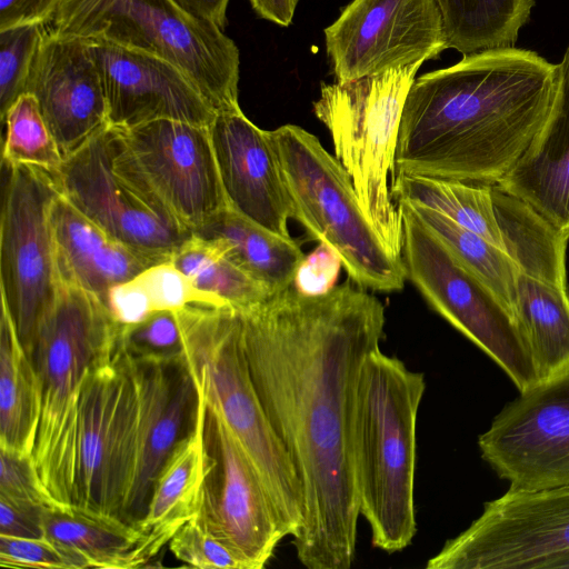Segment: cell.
Returning <instances> with one entry per match:
<instances>
[{
  "instance_id": "1",
  "label": "cell",
  "mask_w": 569,
  "mask_h": 569,
  "mask_svg": "<svg viewBox=\"0 0 569 569\" xmlns=\"http://www.w3.org/2000/svg\"><path fill=\"white\" fill-rule=\"evenodd\" d=\"M236 312L257 395L303 490L297 558L308 569H349L360 517L355 398L383 338L385 308L348 279L318 296L291 284Z\"/></svg>"
},
{
  "instance_id": "2",
  "label": "cell",
  "mask_w": 569,
  "mask_h": 569,
  "mask_svg": "<svg viewBox=\"0 0 569 569\" xmlns=\"http://www.w3.org/2000/svg\"><path fill=\"white\" fill-rule=\"evenodd\" d=\"M559 84V63L516 47L422 74L403 104L391 178L498 183L546 122Z\"/></svg>"
},
{
  "instance_id": "3",
  "label": "cell",
  "mask_w": 569,
  "mask_h": 569,
  "mask_svg": "<svg viewBox=\"0 0 569 569\" xmlns=\"http://www.w3.org/2000/svg\"><path fill=\"white\" fill-rule=\"evenodd\" d=\"M425 390L423 373L380 348L358 380L352 446L359 512L372 545L388 553L406 549L417 532L416 429Z\"/></svg>"
},
{
  "instance_id": "4",
  "label": "cell",
  "mask_w": 569,
  "mask_h": 569,
  "mask_svg": "<svg viewBox=\"0 0 569 569\" xmlns=\"http://www.w3.org/2000/svg\"><path fill=\"white\" fill-rule=\"evenodd\" d=\"M59 277L29 352L42 392L31 459L49 498L72 506L80 392L88 370L114 347L120 326L97 296Z\"/></svg>"
},
{
  "instance_id": "5",
  "label": "cell",
  "mask_w": 569,
  "mask_h": 569,
  "mask_svg": "<svg viewBox=\"0 0 569 569\" xmlns=\"http://www.w3.org/2000/svg\"><path fill=\"white\" fill-rule=\"evenodd\" d=\"M176 313L197 390L250 458L284 536L296 537L305 520L301 481L257 395L236 308L190 303Z\"/></svg>"
},
{
  "instance_id": "6",
  "label": "cell",
  "mask_w": 569,
  "mask_h": 569,
  "mask_svg": "<svg viewBox=\"0 0 569 569\" xmlns=\"http://www.w3.org/2000/svg\"><path fill=\"white\" fill-rule=\"evenodd\" d=\"M44 27L158 56L181 69L216 113L240 107L237 44L173 0H60Z\"/></svg>"
},
{
  "instance_id": "7",
  "label": "cell",
  "mask_w": 569,
  "mask_h": 569,
  "mask_svg": "<svg viewBox=\"0 0 569 569\" xmlns=\"http://www.w3.org/2000/svg\"><path fill=\"white\" fill-rule=\"evenodd\" d=\"M297 220L312 239L332 248L348 277L361 288L400 291L407 280L402 257L393 256L365 217L352 180L319 139L296 124L269 131Z\"/></svg>"
},
{
  "instance_id": "8",
  "label": "cell",
  "mask_w": 569,
  "mask_h": 569,
  "mask_svg": "<svg viewBox=\"0 0 569 569\" xmlns=\"http://www.w3.org/2000/svg\"><path fill=\"white\" fill-rule=\"evenodd\" d=\"M422 63L349 81L321 83L313 102L336 158L349 173L361 210L387 249L401 257L402 220L389 188L401 114Z\"/></svg>"
},
{
  "instance_id": "9",
  "label": "cell",
  "mask_w": 569,
  "mask_h": 569,
  "mask_svg": "<svg viewBox=\"0 0 569 569\" xmlns=\"http://www.w3.org/2000/svg\"><path fill=\"white\" fill-rule=\"evenodd\" d=\"M53 179L80 213L154 263L169 260L192 234L147 179L122 128L107 124L63 159Z\"/></svg>"
},
{
  "instance_id": "10",
  "label": "cell",
  "mask_w": 569,
  "mask_h": 569,
  "mask_svg": "<svg viewBox=\"0 0 569 569\" xmlns=\"http://www.w3.org/2000/svg\"><path fill=\"white\" fill-rule=\"evenodd\" d=\"M397 207L407 280L432 310L489 356L520 392L537 386L530 352L505 303L408 202L397 201Z\"/></svg>"
},
{
  "instance_id": "11",
  "label": "cell",
  "mask_w": 569,
  "mask_h": 569,
  "mask_svg": "<svg viewBox=\"0 0 569 569\" xmlns=\"http://www.w3.org/2000/svg\"><path fill=\"white\" fill-rule=\"evenodd\" d=\"M72 506L123 520L134 472L139 392L120 343L87 372L79 397Z\"/></svg>"
},
{
  "instance_id": "12",
  "label": "cell",
  "mask_w": 569,
  "mask_h": 569,
  "mask_svg": "<svg viewBox=\"0 0 569 569\" xmlns=\"http://www.w3.org/2000/svg\"><path fill=\"white\" fill-rule=\"evenodd\" d=\"M0 226L1 305L28 356L38 323L59 284L51 209L59 190L52 176L7 166Z\"/></svg>"
},
{
  "instance_id": "13",
  "label": "cell",
  "mask_w": 569,
  "mask_h": 569,
  "mask_svg": "<svg viewBox=\"0 0 569 569\" xmlns=\"http://www.w3.org/2000/svg\"><path fill=\"white\" fill-rule=\"evenodd\" d=\"M569 557V486L509 488L431 557L428 569H556Z\"/></svg>"
},
{
  "instance_id": "14",
  "label": "cell",
  "mask_w": 569,
  "mask_h": 569,
  "mask_svg": "<svg viewBox=\"0 0 569 569\" xmlns=\"http://www.w3.org/2000/svg\"><path fill=\"white\" fill-rule=\"evenodd\" d=\"M325 40L337 81L423 63L447 49L437 0H352Z\"/></svg>"
},
{
  "instance_id": "15",
  "label": "cell",
  "mask_w": 569,
  "mask_h": 569,
  "mask_svg": "<svg viewBox=\"0 0 569 569\" xmlns=\"http://www.w3.org/2000/svg\"><path fill=\"white\" fill-rule=\"evenodd\" d=\"M482 458L509 488L569 486V371L520 392L478 440Z\"/></svg>"
},
{
  "instance_id": "16",
  "label": "cell",
  "mask_w": 569,
  "mask_h": 569,
  "mask_svg": "<svg viewBox=\"0 0 569 569\" xmlns=\"http://www.w3.org/2000/svg\"><path fill=\"white\" fill-rule=\"evenodd\" d=\"M203 436L209 470L198 517L249 569H261L286 537L278 517L244 449L207 403Z\"/></svg>"
},
{
  "instance_id": "17",
  "label": "cell",
  "mask_w": 569,
  "mask_h": 569,
  "mask_svg": "<svg viewBox=\"0 0 569 569\" xmlns=\"http://www.w3.org/2000/svg\"><path fill=\"white\" fill-rule=\"evenodd\" d=\"M124 131L147 179L190 231L229 208L209 126L160 119Z\"/></svg>"
},
{
  "instance_id": "18",
  "label": "cell",
  "mask_w": 569,
  "mask_h": 569,
  "mask_svg": "<svg viewBox=\"0 0 569 569\" xmlns=\"http://www.w3.org/2000/svg\"><path fill=\"white\" fill-rule=\"evenodd\" d=\"M87 42L101 79L109 124L130 129L160 119L212 122L214 110L176 64L107 41Z\"/></svg>"
},
{
  "instance_id": "19",
  "label": "cell",
  "mask_w": 569,
  "mask_h": 569,
  "mask_svg": "<svg viewBox=\"0 0 569 569\" xmlns=\"http://www.w3.org/2000/svg\"><path fill=\"white\" fill-rule=\"evenodd\" d=\"M26 93L37 100L63 159L109 124L97 66L78 37L43 26Z\"/></svg>"
},
{
  "instance_id": "20",
  "label": "cell",
  "mask_w": 569,
  "mask_h": 569,
  "mask_svg": "<svg viewBox=\"0 0 569 569\" xmlns=\"http://www.w3.org/2000/svg\"><path fill=\"white\" fill-rule=\"evenodd\" d=\"M139 423L134 472L123 520L136 525L146 511L156 478L197 419L198 392L186 360L146 361L133 357Z\"/></svg>"
},
{
  "instance_id": "21",
  "label": "cell",
  "mask_w": 569,
  "mask_h": 569,
  "mask_svg": "<svg viewBox=\"0 0 569 569\" xmlns=\"http://www.w3.org/2000/svg\"><path fill=\"white\" fill-rule=\"evenodd\" d=\"M209 132L229 208L292 239L291 202L269 131L251 122L239 107L217 112Z\"/></svg>"
},
{
  "instance_id": "22",
  "label": "cell",
  "mask_w": 569,
  "mask_h": 569,
  "mask_svg": "<svg viewBox=\"0 0 569 569\" xmlns=\"http://www.w3.org/2000/svg\"><path fill=\"white\" fill-rule=\"evenodd\" d=\"M546 122L515 167L496 184L526 201L569 237V47Z\"/></svg>"
},
{
  "instance_id": "23",
  "label": "cell",
  "mask_w": 569,
  "mask_h": 569,
  "mask_svg": "<svg viewBox=\"0 0 569 569\" xmlns=\"http://www.w3.org/2000/svg\"><path fill=\"white\" fill-rule=\"evenodd\" d=\"M198 392L193 429L173 449L160 469L143 518L136 525L142 532L138 549L139 567L159 550L201 510L209 458L204 445L206 403Z\"/></svg>"
},
{
  "instance_id": "24",
  "label": "cell",
  "mask_w": 569,
  "mask_h": 569,
  "mask_svg": "<svg viewBox=\"0 0 569 569\" xmlns=\"http://www.w3.org/2000/svg\"><path fill=\"white\" fill-rule=\"evenodd\" d=\"M59 274L103 300L108 290L154 264L108 236L59 192L51 209Z\"/></svg>"
},
{
  "instance_id": "25",
  "label": "cell",
  "mask_w": 569,
  "mask_h": 569,
  "mask_svg": "<svg viewBox=\"0 0 569 569\" xmlns=\"http://www.w3.org/2000/svg\"><path fill=\"white\" fill-rule=\"evenodd\" d=\"M513 318L538 383L569 371V291L518 272Z\"/></svg>"
},
{
  "instance_id": "26",
  "label": "cell",
  "mask_w": 569,
  "mask_h": 569,
  "mask_svg": "<svg viewBox=\"0 0 569 569\" xmlns=\"http://www.w3.org/2000/svg\"><path fill=\"white\" fill-rule=\"evenodd\" d=\"M493 208L505 251L518 271L568 288L566 250L569 237L526 201L491 184Z\"/></svg>"
},
{
  "instance_id": "27",
  "label": "cell",
  "mask_w": 569,
  "mask_h": 569,
  "mask_svg": "<svg viewBox=\"0 0 569 569\" xmlns=\"http://www.w3.org/2000/svg\"><path fill=\"white\" fill-rule=\"evenodd\" d=\"M41 385L13 321L1 305L0 448L32 457L41 416Z\"/></svg>"
},
{
  "instance_id": "28",
  "label": "cell",
  "mask_w": 569,
  "mask_h": 569,
  "mask_svg": "<svg viewBox=\"0 0 569 569\" xmlns=\"http://www.w3.org/2000/svg\"><path fill=\"white\" fill-rule=\"evenodd\" d=\"M44 537L80 555L89 568L139 567L142 532L137 525L74 506L43 510Z\"/></svg>"
},
{
  "instance_id": "29",
  "label": "cell",
  "mask_w": 569,
  "mask_h": 569,
  "mask_svg": "<svg viewBox=\"0 0 569 569\" xmlns=\"http://www.w3.org/2000/svg\"><path fill=\"white\" fill-rule=\"evenodd\" d=\"M193 233L219 239L234 261L272 293L292 284L306 257L293 239L283 238L230 208Z\"/></svg>"
},
{
  "instance_id": "30",
  "label": "cell",
  "mask_w": 569,
  "mask_h": 569,
  "mask_svg": "<svg viewBox=\"0 0 569 569\" xmlns=\"http://www.w3.org/2000/svg\"><path fill=\"white\" fill-rule=\"evenodd\" d=\"M170 261L212 307L243 308L272 293L234 261L219 239L192 232Z\"/></svg>"
},
{
  "instance_id": "31",
  "label": "cell",
  "mask_w": 569,
  "mask_h": 569,
  "mask_svg": "<svg viewBox=\"0 0 569 569\" xmlns=\"http://www.w3.org/2000/svg\"><path fill=\"white\" fill-rule=\"evenodd\" d=\"M390 191L396 201L405 200L440 212L505 251L491 184L401 174L391 178Z\"/></svg>"
},
{
  "instance_id": "32",
  "label": "cell",
  "mask_w": 569,
  "mask_h": 569,
  "mask_svg": "<svg viewBox=\"0 0 569 569\" xmlns=\"http://www.w3.org/2000/svg\"><path fill=\"white\" fill-rule=\"evenodd\" d=\"M437 1L443 18L447 49L463 56L515 47L535 7V0Z\"/></svg>"
},
{
  "instance_id": "33",
  "label": "cell",
  "mask_w": 569,
  "mask_h": 569,
  "mask_svg": "<svg viewBox=\"0 0 569 569\" xmlns=\"http://www.w3.org/2000/svg\"><path fill=\"white\" fill-rule=\"evenodd\" d=\"M408 203L458 259L499 297L513 317L519 271L508 253L442 213L420 204Z\"/></svg>"
},
{
  "instance_id": "34",
  "label": "cell",
  "mask_w": 569,
  "mask_h": 569,
  "mask_svg": "<svg viewBox=\"0 0 569 569\" xmlns=\"http://www.w3.org/2000/svg\"><path fill=\"white\" fill-rule=\"evenodd\" d=\"M1 120L6 126L3 164L29 166L52 177L59 172L63 158L32 94H21Z\"/></svg>"
},
{
  "instance_id": "35",
  "label": "cell",
  "mask_w": 569,
  "mask_h": 569,
  "mask_svg": "<svg viewBox=\"0 0 569 569\" xmlns=\"http://www.w3.org/2000/svg\"><path fill=\"white\" fill-rule=\"evenodd\" d=\"M43 34V24L0 30V117L23 93Z\"/></svg>"
},
{
  "instance_id": "36",
  "label": "cell",
  "mask_w": 569,
  "mask_h": 569,
  "mask_svg": "<svg viewBox=\"0 0 569 569\" xmlns=\"http://www.w3.org/2000/svg\"><path fill=\"white\" fill-rule=\"evenodd\" d=\"M119 341L139 360L177 361L184 359V345L176 311L152 312L136 325L120 327Z\"/></svg>"
},
{
  "instance_id": "37",
  "label": "cell",
  "mask_w": 569,
  "mask_h": 569,
  "mask_svg": "<svg viewBox=\"0 0 569 569\" xmlns=\"http://www.w3.org/2000/svg\"><path fill=\"white\" fill-rule=\"evenodd\" d=\"M171 553L189 567L200 569H249L244 560L197 516L169 541Z\"/></svg>"
},
{
  "instance_id": "38",
  "label": "cell",
  "mask_w": 569,
  "mask_h": 569,
  "mask_svg": "<svg viewBox=\"0 0 569 569\" xmlns=\"http://www.w3.org/2000/svg\"><path fill=\"white\" fill-rule=\"evenodd\" d=\"M0 566L3 568L34 569L89 568L80 555L47 537L20 538L1 535Z\"/></svg>"
},
{
  "instance_id": "39",
  "label": "cell",
  "mask_w": 569,
  "mask_h": 569,
  "mask_svg": "<svg viewBox=\"0 0 569 569\" xmlns=\"http://www.w3.org/2000/svg\"><path fill=\"white\" fill-rule=\"evenodd\" d=\"M136 279L147 291L154 311H176L190 303L210 306L170 259L146 268Z\"/></svg>"
},
{
  "instance_id": "40",
  "label": "cell",
  "mask_w": 569,
  "mask_h": 569,
  "mask_svg": "<svg viewBox=\"0 0 569 569\" xmlns=\"http://www.w3.org/2000/svg\"><path fill=\"white\" fill-rule=\"evenodd\" d=\"M0 497L39 506L56 505L44 491L32 459L0 448Z\"/></svg>"
},
{
  "instance_id": "41",
  "label": "cell",
  "mask_w": 569,
  "mask_h": 569,
  "mask_svg": "<svg viewBox=\"0 0 569 569\" xmlns=\"http://www.w3.org/2000/svg\"><path fill=\"white\" fill-rule=\"evenodd\" d=\"M341 267L338 253L320 242L299 264L292 286L302 295H323L336 287Z\"/></svg>"
},
{
  "instance_id": "42",
  "label": "cell",
  "mask_w": 569,
  "mask_h": 569,
  "mask_svg": "<svg viewBox=\"0 0 569 569\" xmlns=\"http://www.w3.org/2000/svg\"><path fill=\"white\" fill-rule=\"evenodd\" d=\"M102 302L120 327L141 322L154 312L147 291L136 277L111 287Z\"/></svg>"
},
{
  "instance_id": "43",
  "label": "cell",
  "mask_w": 569,
  "mask_h": 569,
  "mask_svg": "<svg viewBox=\"0 0 569 569\" xmlns=\"http://www.w3.org/2000/svg\"><path fill=\"white\" fill-rule=\"evenodd\" d=\"M48 506L12 501L0 497V535L43 538V510Z\"/></svg>"
},
{
  "instance_id": "44",
  "label": "cell",
  "mask_w": 569,
  "mask_h": 569,
  "mask_svg": "<svg viewBox=\"0 0 569 569\" xmlns=\"http://www.w3.org/2000/svg\"><path fill=\"white\" fill-rule=\"evenodd\" d=\"M60 0H0V30L21 24H46Z\"/></svg>"
},
{
  "instance_id": "45",
  "label": "cell",
  "mask_w": 569,
  "mask_h": 569,
  "mask_svg": "<svg viewBox=\"0 0 569 569\" xmlns=\"http://www.w3.org/2000/svg\"><path fill=\"white\" fill-rule=\"evenodd\" d=\"M189 16L224 28L227 9L230 0H173Z\"/></svg>"
},
{
  "instance_id": "46",
  "label": "cell",
  "mask_w": 569,
  "mask_h": 569,
  "mask_svg": "<svg viewBox=\"0 0 569 569\" xmlns=\"http://www.w3.org/2000/svg\"><path fill=\"white\" fill-rule=\"evenodd\" d=\"M252 9L262 19L288 27L293 18L298 0H249Z\"/></svg>"
}]
</instances>
